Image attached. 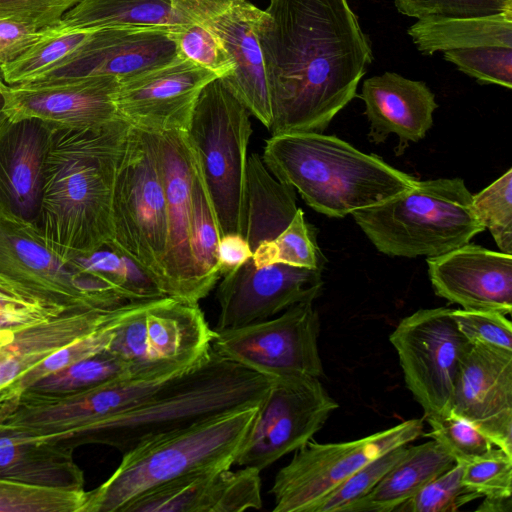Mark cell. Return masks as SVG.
<instances>
[{"instance_id": "cell-11", "label": "cell", "mask_w": 512, "mask_h": 512, "mask_svg": "<svg viewBox=\"0 0 512 512\" xmlns=\"http://www.w3.org/2000/svg\"><path fill=\"white\" fill-rule=\"evenodd\" d=\"M423 426V419H410L352 441H308L275 476L270 490L273 511L314 512L323 498L360 468L419 438Z\"/></svg>"}, {"instance_id": "cell-54", "label": "cell", "mask_w": 512, "mask_h": 512, "mask_svg": "<svg viewBox=\"0 0 512 512\" xmlns=\"http://www.w3.org/2000/svg\"><path fill=\"white\" fill-rule=\"evenodd\" d=\"M6 106V97L5 91L0 90V124L7 119V114L5 112Z\"/></svg>"}, {"instance_id": "cell-41", "label": "cell", "mask_w": 512, "mask_h": 512, "mask_svg": "<svg viewBox=\"0 0 512 512\" xmlns=\"http://www.w3.org/2000/svg\"><path fill=\"white\" fill-rule=\"evenodd\" d=\"M118 326L102 329L77 339L48 355L10 387L5 388L9 397L8 401L17 397L40 379L107 350Z\"/></svg>"}, {"instance_id": "cell-34", "label": "cell", "mask_w": 512, "mask_h": 512, "mask_svg": "<svg viewBox=\"0 0 512 512\" xmlns=\"http://www.w3.org/2000/svg\"><path fill=\"white\" fill-rule=\"evenodd\" d=\"M92 32L66 28L59 23L19 58L0 65V74L9 86L29 83L65 60Z\"/></svg>"}, {"instance_id": "cell-49", "label": "cell", "mask_w": 512, "mask_h": 512, "mask_svg": "<svg viewBox=\"0 0 512 512\" xmlns=\"http://www.w3.org/2000/svg\"><path fill=\"white\" fill-rule=\"evenodd\" d=\"M452 316L470 344L512 351V324L496 311L452 309Z\"/></svg>"}, {"instance_id": "cell-4", "label": "cell", "mask_w": 512, "mask_h": 512, "mask_svg": "<svg viewBox=\"0 0 512 512\" xmlns=\"http://www.w3.org/2000/svg\"><path fill=\"white\" fill-rule=\"evenodd\" d=\"M273 378L217 355L163 383L136 405L97 426L82 442L110 445L125 453L155 436L210 417L260 405Z\"/></svg>"}, {"instance_id": "cell-25", "label": "cell", "mask_w": 512, "mask_h": 512, "mask_svg": "<svg viewBox=\"0 0 512 512\" xmlns=\"http://www.w3.org/2000/svg\"><path fill=\"white\" fill-rule=\"evenodd\" d=\"M261 506L260 471L243 467L183 476L137 498L124 512H242Z\"/></svg>"}, {"instance_id": "cell-6", "label": "cell", "mask_w": 512, "mask_h": 512, "mask_svg": "<svg viewBox=\"0 0 512 512\" xmlns=\"http://www.w3.org/2000/svg\"><path fill=\"white\" fill-rule=\"evenodd\" d=\"M472 196L460 178L417 180L411 188L352 216L383 254L436 257L484 230L473 213Z\"/></svg>"}, {"instance_id": "cell-19", "label": "cell", "mask_w": 512, "mask_h": 512, "mask_svg": "<svg viewBox=\"0 0 512 512\" xmlns=\"http://www.w3.org/2000/svg\"><path fill=\"white\" fill-rule=\"evenodd\" d=\"M215 74L179 56L161 67L120 82L119 115L131 125L153 133L187 131L203 88Z\"/></svg>"}, {"instance_id": "cell-47", "label": "cell", "mask_w": 512, "mask_h": 512, "mask_svg": "<svg viewBox=\"0 0 512 512\" xmlns=\"http://www.w3.org/2000/svg\"><path fill=\"white\" fill-rule=\"evenodd\" d=\"M427 422L431 430L425 436L437 441L455 463L464 464L493 448L492 442L477 427L453 413L427 419Z\"/></svg>"}, {"instance_id": "cell-17", "label": "cell", "mask_w": 512, "mask_h": 512, "mask_svg": "<svg viewBox=\"0 0 512 512\" xmlns=\"http://www.w3.org/2000/svg\"><path fill=\"white\" fill-rule=\"evenodd\" d=\"M179 56L171 28L98 29L65 60L21 85L43 86L97 76H113L123 82Z\"/></svg>"}, {"instance_id": "cell-18", "label": "cell", "mask_w": 512, "mask_h": 512, "mask_svg": "<svg viewBox=\"0 0 512 512\" xmlns=\"http://www.w3.org/2000/svg\"><path fill=\"white\" fill-rule=\"evenodd\" d=\"M322 287V269L283 263L258 268L250 259L222 276L214 330L239 328L269 319L295 304L313 302Z\"/></svg>"}, {"instance_id": "cell-48", "label": "cell", "mask_w": 512, "mask_h": 512, "mask_svg": "<svg viewBox=\"0 0 512 512\" xmlns=\"http://www.w3.org/2000/svg\"><path fill=\"white\" fill-rule=\"evenodd\" d=\"M397 10L412 18H477L512 12V0H394Z\"/></svg>"}, {"instance_id": "cell-5", "label": "cell", "mask_w": 512, "mask_h": 512, "mask_svg": "<svg viewBox=\"0 0 512 512\" xmlns=\"http://www.w3.org/2000/svg\"><path fill=\"white\" fill-rule=\"evenodd\" d=\"M259 405L234 409L145 440L113 474L86 491L82 512H124L142 495L183 476L235 464Z\"/></svg>"}, {"instance_id": "cell-27", "label": "cell", "mask_w": 512, "mask_h": 512, "mask_svg": "<svg viewBox=\"0 0 512 512\" xmlns=\"http://www.w3.org/2000/svg\"><path fill=\"white\" fill-rule=\"evenodd\" d=\"M360 97L370 123V141L378 144L395 134L399 139L398 155L409 142H418L426 136L438 107L434 93L424 82L394 72L366 79Z\"/></svg>"}, {"instance_id": "cell-2", "label": "cell", "mask_w": 512, "mask_h": 512, "mask_svg": "<svg viewBox=\"0 0 512 512\" xmlns=\"http://www.w3.org/2000/svg\"><path fill=\"white\" fill-rule=\"evenodd\" d=\"M129 127L122 117L100 127H53L38 229L60 257L112 242L113 190Z\"/></svg>"}, {"instance_id": "cell-37", "label": "cell", "mask_w": 512, "mask_h": 512, "mask_svg": "<svg viewBox=\"0 0 512 512\" xmlns=\"http://www.w3.org/2000/svg\"><path fill=\"white\" fill-rule=\"evenodd\" d=\"M69 309L47 300L0 274V344L22 329L64 314Z\"/></svg>"}, {"instance_id": "cell-12", "label": "cell", "mask_w": 512, "mask_h": 512, "mask_svg": "<svg viewBox=\"0 0 512 512\" xmlns=\"http://www.w3.org/2000/svg\"><path fill=\"white\" fill-rule=\"evenodd\" d=\"M0 274L69 309L129 302L108 281L60 257L36 226L6 215H0Z\"/></svg>"}, {"instance_id": "cell-1", "label": "cell", "mask_w": 512, "mask_h": 512, "mask_svg": "<svg viewBox=\"0 0 512 512\" xmlns=\"http://www.w3.org/2000/svg\"><path fill=\"white\" fill-rule=\"evenodd\" d=\"M258 38L272 135L322 133L356 96L373 60L347 0H270Z\"/></svg>"}, {"instance_id": "cell-36", "label": "cell", "mask_w": 512, "mask_h": 512, "mask_svg": "<svg viewBox=\"0 0 512 512\" xmlns=\"http://www.w3.org/2000/svg\"><path fill=\"white\" fill-rule=\"evenodd\" d=\"M255 267L283 263L298 267L323 269L325 259L318 247L316 230L309 224L302 209L276 238L261 242L251 258Z\"/></svg>"}, {"instance_id": "cell-14", "label": "cell", "mask_w": 512, "mask_h": 512, "mask_svg": "<svg viewBox=\"0 0 512 512\" xmlns=\"http://www.w3.org/2000/svg\"><path fill=\"white\" fill-rule=\"evenodd\" d=\"M211 349L263 376H323L318 347L320 318L312 301L287 308L274 319L216 331Z\"/></svg>"}, {"instance_id": "cell-31", "label": "cell", "mask_w": 512, "mask_h": 512, "mask_svg": "<svg viewBox=\"0 0 512 512\" xmlns=\"http://www.w3.org/2000/svg\"><path fill=\"white\" fill-rule=\"evenodd\" d=\"M407 32L425 55L483 46L512 47V12L477 18L427 17L418 19Z\"/></svg>"}, {"instance_id": "cell-20", "label": "cell", "mask_w": 512, "mask_h": 512, "mask_svg": "<svg viewBox=\"0 0 512 512\" xmlns=\"http://www.w3.org/2000/svg\"><path fill=\"white\" fill-rule=\"evenodd\" d=\"M166 197L167 248L163 261L165 296L200 301L190 253L192 161L185 131L154 133Z\"/></svg>"}, {"instance_id": "cell-38", "label": "cell", "mask_w": 512, "mask_h": 512, "mask_svg": "<svg viewBox=\"0 0 512 512\" xmlns=\"http://www.w3.org/2000/svg\"><path fill=\"white\" fill-rule=\"evenodd\" d=\"M129 376H135L129 367L105 350L40 379L26 390L42 394L74 393Z\"/></svg>"}, {"instance_id": "cell-50", "label": "cell", "mask_w": 512, "mask_h": 512, "mask_svg": "<svg viewBox=\"0 0 512 512\" xmlns=\"http://www.w3.org/2000/svg\"><path fill=\"white\" fill-rule=\"evenodd\" d=\"M80 0H0V17L39 29L53 27Z\"/></svg>"}, {"instance_id": "cell-43", "label": "cell", "mask_w": 512, "mask_h": 512, "mask_svg": "<svg viewBox=\"0 0 512 512\" xmlns=\"http://www.w3.org/2000/svg\"><path fill=\"white\" fill-rule=\"evenodd\" d=\"M481 496L462 483V464L455 463L413 497L400 505L397 512H453Z\"/></svg>"}, {"instance_id": "cell-26", "label": "cell", "mask_w": 512, "mask_h": 512, "mask_svg": "<svg viewBox=\"0 0 512 512\" xmlns=\"http://www.w3.org/2000/svg\"><path fill=\"white\" fill-rule=\"evenodd\" d=\"M142 301L114 308L69 310L52 320L20 330L0 344V390L10 387L24 373L51 353L102 329L120 325Z\"/></svg>"}, {"instance_id": "cell-10", "label": "cell", "mask_w": 512, "mask_h": 512, "mask_svg": "<svg viewBox=\"0 0 512 512\" xmlns=\"http://www.w3.org/2000/svg\"><path fill=\"white\" fill-rule=\"evenodd\" d=\"M198 304L148 300L115 330L107 351L134 375L176 376L201 363L214 336Z\"/></svg>"}, {"instance_id": "cell-29", "label": "cell", "mask_w": 512, "mask_h": 512, "mask_svg": "<svg viewBox=\"0 0 512 512\" xmlns=\"http://www.w3.org/2000/svg\"><path fill=\"white\" fill-rule=\"evenodd\" d=\"M295 189L280 182L262 158L252 153L247 158L242 235L252 251L264 241L276 238L294 218Z\"/></svg>"}, {"instance_id": "cell-30", "label": "cell", "mask_w": 512, "mask_h": 512, "mask_svg": "<svg viewBox=\"0 0 512 512\" xmlns=\"http://www.w3.org/2000/svg\"><path fill=\"white\" fill-rule=\"evenodd\" d=\"M454 464L450 454L433 439L417 446H408L405 455L347 512L395 511Z\"/></svg>"}, {"instance_id": "cell-55", "label": "cell", "mask_w": 512, "mask_h": 512, "mask_svg": "<svg viewBox=\"0 0 512 512\" xmlns=\"http://www.w3.org/2000/svg\"><path fill=\"white\" fill-rule=\"evenodd\" d=\"M8 401V394L5 389L0 390V406Z\"/></svg>"}, {"instance_id": "cell-24", "label": "cell", "mask_w": 512, "mask_h": 512, "mask_svg": "<svg viewBox=\"0 0 512 512\" xmlns=\"http://www.w3.org/2000/svg\"><path fill=\"white\" fill-rule=\"evenodd\" d=\"M52 130L36 118L0 124V215L38 228Z\"/></svg>"}, {"instance_id": "cell-23", "label": "cell", "mask_w": 512, "mask_h": 512, "mask_svg": "<svg viewBox=\"0 0 512 512\" xmlns=\"http://www.w3.org/2000/svg\"><path fill=\"white\" fill-rule=\"evenodd\" d=\"M435 293L464 309L512 312V255L465 244L428 257Z\"/></svg>"}, {"instance_id": "cell-44", "label": "cell", "mask_w": 512, "mask_h": 512, "mask_svg": "<svg viewBox=\"0 0 512 512\" xmlns=\"http://www.w3.org/2000/svg\"><path fill=\"white\" fill-rule=\"evenodd\" d=\"M407 450L408 444L396 447L366 464L323 498L314 512H347L376 486Z\"/></svg>"}, {"instance_id": "cell-39", "label": "cell", "mask_w": 512, "mask_h": 512, "mask_svg": "<svg viewBox=\"0 0 512 512\" xmlns=\"http://www.w3.org/2000/svg\"><path fill=\"white\" fill-rule=\"evenodd\" d=\"M85 490L33 486L0 478V512H82Z\"/></svg>"}, {"instance_id": "cell-22", "label": "cell", "mask_w": 512, "mask_h": 512, "mask_svg": "<svg viewBox=\"0 0 512 512\" xmlns=\"http://www.w3.org/2000/svg\"><path fill=\"white\" fill-rule=\"evenodd\" d=\"M119 85L116 77L97 76L43 86H9L5 112L11 119L36 118L53 127H100L121 117L116 106Z\"/></svg>"}, {"instance_id": "cell-42", "label": "cell", "mask_w": 512, "mask_h": 512, "mask_svg": "<svg viewBox=\"0 0 512 512\" xmlns=\"http://www.w3.org/2000/svg\"><path fill=\"white\" fill-rule=\"evenodd\" d=\"M179 55L215 74L230 76L233 61L220 38L201 23L190 22L171 29Z\"/></svg>"}, {"instance_id": "cell-28", "label": "cell", "mask_w": 512, "mask_h": 512, "mask_svg": "<svg viewBox=\"0 0 512 512\" xmlns=\"http://www.w3.org/2000/svg\"><path fill=\"white\" fill-rule=\"evenodd\" d=\"M71 440L26 438L0 432V478L62 490H84V473Z\"/></svg>"}, {"instance_id": "cell-46", "label": "cell", "mask_w": 512, "mask_h": 512, "mask_svg": "<svg viewBox=\"0 0 512 512\" xmlns=\"http://www.w3.org/2000/svg\"><path fill=\"white\" fill-rule=\"evenodd\" d=\"M462 483L481 497L512 496V456L497 447L465 462Z\"/></svg>"}, {"instance_id": "cell-32", "label": "cell", "mask_w": 512, "mask_h": 512, "mask_svg": "<svg viewBox=\"0 0 512 512\" xmlns=\"http://www.w3.org/2000/svg\"><path fill=\"white\" fill-rule=\"evenodd\" d=\"M60 24L82 30L179 25L171 0H80Z\"/></svg>"}, {"instance_id": "cell-13", "label": "cell", "mask_w": 512, "mask_h": 512, "mask_svg": "<svg viewBox=\"0 0 512 512\" xmlns=\"http://www.w3.org/2000/svg\"><path fill=\"white\" fill-rule=\"evenodd\" d=\"M389 340L424 419L450 414L461 364L472 345L459 330L452 309L417 310L397 324Z\"/></svg>"}, {"instance_id": "cell-40", "label": "cell", "mask_w": 512, "mask_h": 512, "mask_svg": "<svg viewBox=\"0 0 512 512\" xmlns=\"http://www.w3.org/2000/svg\"><path fill=\"white\" fill-rule=\"evenodd\" d=\"M472 210L501 252L512 254V169L472 196Z\"/></svg>"}, {"instance_id": "cell-51", "label": "cell", "mask_w": 512, "mask_h": 512, "mask_svg": "<svg viewBox=\"0 0 512 512\" xmlns=\"http://www.w3.org/2000/svg\"><path fill=\"white\" fill-rule=\"evenodd\" d=\"M51 27L39 29L29 24L0 17V65L13 62L44 38Z\"/></svg>"}, {"instance_id": "cell-56", "label": "cell", "mask_w": 512, "mask_h": 512, "mask_svg": "<svg viewBox=\"0 0 512 512\" xmlns=\"http://www.w3.org/2000/svg\"><path fill=\"white\" fill-rule=\"evenodd\" d=\"M8 88H9V85H7L5 83V81L3 80V78H2V76L0 74V90L6 91Z\"/></svg>"}, {"instance_id": "cell-9", "label": "cell", "mask_w": 512, "mask_h": 512, "mask_svg": "<svg viewBox=\"0 0 512 512\" xmlns=\"http://www.w3.org/2000/svg\"><path fill=\"white\" fill-rule=\"evenodd\" d=\"M173 377L135 375L66 394L25 390L0 406V432L80 443L102 422L136 405Z\"/></svg>"}, {"instance_id": "cell-45", "label": "cell", "mask_w": 512, "mask_h": 512, "mask_svg": "<svg viewBox=\"0 0 512 512\" xmlns=\"http://www.w3.org/2000/svg\"><path fill=\"white\" fill-rule=\"evenodd\" d=\"M444 58L478 82L512 87V47L454 49L444 51Z\"/></svg>"}, {"instance_id": "cell-53", "label": "cell", "mask_w": 512, "mask_h": 512, "mask_svg": "<svg viewBox=\"0 0 512 512\" xmlns=\"http://www.w3.org/2000/svg\"><path fill=\"white\" fill-rule=\"evenodd\" d=\"M484 500L477 507L480 512H511L512 496L505 497H483Z\"/></svg>"}, {"instance_id": "cell-15", "label": "cell", "mask_w": 512, "mask_h": 512, "mask_svg": "<svg viewBox=\"0 0 512 512\" xmlns=\"http://www.w3.org/2000/svg\"><path fill=\"white\" fill-rule=\"evenodd\" d=\"M338 406L319 378H273L235 464L261 472L312 440Z\"/></svg>"}, {"instance_id": "cell-7", "label": "cell", "mask_w": 512, "mask_h": 512, "mask_svg": "<svg viewBox=\"0 0 512 512\" xmlns=\"http://www.w3.org/2000/svg\"><path fill=\"white\" fill-rule=\"evenodd\" d=\"M249 111L221 78L209 82L196 102L187 140L209 193L220 237L242 234Z\"/></svg>"}, {"instance_id": "cell-8", "label": "cell", "mask_w": 512, "mask_h": 512, "mask_svg": "<svg viewBox=\"0 0 512 512\" xmlns=\"http://www.w3.org/2000/svg\"><path fill=\"white\" fill-rule=\"evenodd\" d=\"M112 227L110 243L137 263L162 292L167 248L162 170L154 133L131 124L114 184Z\"/></svg>"}, {"instance_id": "cell-35", "label": "cell", "mask_w": 512, "mask_h": 512, "mask_svg": "<svg viewBox=\"0 0 512 512\" xmlns=\"http://www.w3.org/2000/svg\"><path fill=\"white\" fill-rule=\"evenodd\" d=\"M79 267L115 286L129 301L165 297L153 279L130 257L111 243L74 259Z\"/></svg>"}, {"instance_id": "cell-33", "label": "cell", "mask_w": 512, "mask_h": 512, "mask_svg": "<svg viewBox=\"0 0 512 512\" xmlns=\"http://www.w3.org/2000/svg\"><path fill=\"white\" fill-rule=\"evenodd\" d=\"M189 148L192 161L189 246L196 289L201 300L210 293L221 277L217 259L220 232L209 193L190 144Z\"/></svg>"}, {"instance_id": "cell-16", "label": "cell", "mask_w": 512, "mask_h": 512, "mask_svg": "<svg viewBox=\"0 0 512 512\" xmlns=\"http://www.w3.org/2000/svg\"><path fill=\"white\" fill-rule=\"evenodd\" d=\"M171 4L180 24L201 23L220 38L234 65L222 81L269 129L271 106L258 38L263 10L247 0H171Z\"/></svg>"}, {"instance_id": "cell-3", "label": "cell", "mask_w": 512, "mask_h": 512, "mask_svg": "<svg viewBox=\"0 0 512 512\" xmlns=\"http://www.w3.org/2000/svg\"><path fill=\"white\" fill-rule=\"evenodd\" d=\"M262 160L315 211L342 218L414 186L417 179L346 141L317 132L272 135Z\"/></svg>"}, {"instance_id": "cell-21", "label": "cell", "mask_w": 512, "mask_h": 512, "mask_svg": "<svg viewBox=\"0 0 512 512\" xmlns=\"http://www.w3.org/2000/svg\"><path fill=\"white\" fill-rule=\"evenodd\" d=\"M451 413L512 456V351L471 345L461 364Z\"/></svg>"}, {"instance_id": "cell-52", "label": "cell", "mask_w": 512, "mask_h": 512, "mask_svg": "<svg viewBox=\"0 0 512 512\" xmlns=\"http://www.w3.org/2000/svg\"><path fill=\"white\" fill-rule=\"evenodd\" d=\"M253 251L240 233H228L220 237L217 259L221 277L239 268L252 258Z\"/></svg>"}]
</instances>
